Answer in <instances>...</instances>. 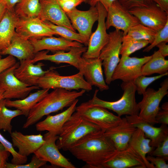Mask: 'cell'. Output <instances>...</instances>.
<instances>
[{"label":"cell","instance_id":"cell-13","mask_svg":"<svg viewBox=\"0 0 168 168\" xmlns=\"http://www.w3.org/2000/svg\"><path fill=\"white\" fill-rule=\"evenodd\" d=\"M128 11L140 23L156 31L162 29L168 21V12L154 2L149 6L134 7Z\"/></svg>","mask_w":168,"mask_h":168},{"label":"cell","instance_id":"cell-54","mask_svg":"<svg viewBox=\"0 0 168 168\" xmlns=\"http://www.w3.org/2000/svg\"><path fill=\"white\" fill-rule=\"evenodd\" d=\"M2 58V55L0 54V59Z\"/></svg>","mask_w":168,"mask_h":168},{"label":"cell","instance_id":"cell-7","mask_svg":"<svg viewBox=\"0 0 168 168\" xmlns=\"http://www.w3.org/2000/svg\"><path fill=\"white\" fill-rule=\"evenodd\" d=\"M161 87L157 91L152 88L147 89L143 94L142 100L138 103L140 119L152 124H156V116L160 109V103L168 93V78L161 83Z\"/></svg>","mask_w":168,"mask_h":168},{"label":"cell","instance_id":"cell-39","mask_svg":"<svg viewBox=\"0 0 168 168\" xmlns=\"http://www.w3.org/2000/svg\"><path fill=\"white\" fill-rule=\"evenodd\" d=\"M163 42H168V21L162 29L157 31L153 40L143 52H149L158 44Z\"/></svg>","mask_w":168,"mask_h":168},{"label":"cell","instance_id":"cell-22","mask_svg":"<svg viewBox=\"0 0 168 168\" xmlns=\"http://www.w3.org/2000/svg\"><path fill=\"white\" fill-rule=\"evenodd\" d=\"M34 49L35 53L46 50L53 52L68 51L73 47H82L83 45L77 41H71L63 37L52 36L39 39H29Z\"/></svg>","mask_w":168,"mask_h":168},{"label":"cell","instance_id":"cell-25","mask_svg":"<svg viewBox=\"0 0 168 168\" xmlns=\"http://www.w3.org/2000/svg\"><path fill=\"white\" fill-rule=\"evenodd\" d=\"M30 60L20 61L19 66L14 71L15 76L20 81L30 86H38L40 77L47 72L43 70L44 65L41 62L37 64L31 63Z\"/></svg>","mask_w":168,"mask_h":168},{"label":"cell","instance_id":"cell-32","mask_svg":"<svg viewBox=\"0 0 168 168\" xmlns=\"http://www.w3.org/2000/svg\"><path fill=\"white\" fill-rule=\"evenodd\" d=\"M40 0H21L14 10L18 17H38L41 5Z\"/></svg>","mask_w":168,"mask_h":168},{"label":"cell","instance_id":"cell-19","mask_svg":"<svg viewBox=\"0 0 168 168\" xmlns=\"http://www.w3.org/2000/svg\"><path fill=\"white\" fill-rule=\"evenodd\" d=\"M137 128L131 124L125 117L116 125L107 130L104 134L113 142L117 151L128 147L131 137Z\"/></svg>","mask_w":168,"mask_h":168},{"label":"cell","instance_id":"cell-26","mask_svg":"<svg viewBox=\"0 0 168 168\" xmlns=\"http://www.w3.org/2000/svg\"><path fill=\"white\" fill-rule=\"evenodd\" d=\"M146 168L141 157L128 146L117 151L115 155L104 165L103 168Z\"/></svg>","mask_w":168,"mask_h":168},{"label":"cell","instance_id":"cell-35","mask_svg":"<svg viewBox=\"0 0 168 168\" xmlns=\"http://www.w3.org/2000/svg\"><path fill=\"white\" fill-rule=\"evenodd\" d=\"M157 31L139 23L131 27L127 35L138 40L148 41L151 44Z\"/></svg>","mask_w":168,"mask_h":168},{"label":"cell","instance_id":"cell-20","mask_svg":"<svg viewBox=\"0 0 168 168\" xmlns=\"http://www.w3.org/2000/svg\"><path fill=\"white\" fill-rule=\"evenodd\" d=\"M125 118L131 124L144 133L145 137L151 140V146L154 148L168 136L166 125L162 124L159 127H154L152 124L140 119L138 115H125Z\"/></svg>","mask_w":168,"mask_h":168},{"label":"cell","instance_id":"cell-43","mask_svg":"<svg viewBox=\"0 0 168 168\" xmlns=\"http://www.w3.org/2000/svg\"><path fill=\"white\" fill-rule=\"evenodd\" d=\"M156 120L157 123H160L167 125L168 124V102H166L161 106L157 113Z\"/></svg>","mask_w":168,"mask_h":168},{"label":"cell","instance_id":"cell-16","mask_svg":"<svg viewBox=\"0 0 168 168\" xmlns=\"http://www.w3.org/2000/svg\"><path fill=\"white\" fill-rule=\"evenodd\" d=\"M73 28L85 39L87 45L95 22L98 21L99 12L96 6H91L86 11L76 8L66 13Z\"/></svg>","mask_w":168,"mask_h":168},{"label":"cell","instance_id":"cell-51","mask_svg":"<svg viewBox=\"0 0 168 168\" xmlns=\"http://www.w3.org/2000/svg\"><path fill=\"white\" fill-rule=\"evenodd\" d=\"M7 7L4 0H0V22L4 17Z\"/></svg>","mask_w":168,"mask_h":168},{"label":"cell","instance_id":"cell-15","mask_svg":"<svg viewBox=\"0 0 168 168\" xmlns=\"http://www.w3.org/2000/svg\"><path fill=\"white\" fill-rule=\"evenodd\" d=\"M152 55L142 58L121 56L112 77V81L120 80L123 82H133L142 75V66L151 58Z\"/></svg>","mask_w":168,"mask_h":168},{"label":"cell","instance_id":"cell-30","mask_svg":"<svg viewBox=\"0 0 168 168\" xmlns=\"http://www.w3.org/2000/svg\"><path fill=\"white\" fill-rule=\"evenodd\" d=\"M49 90L42 89L22 99L11 100L6 99V105L7 107H13L21 110L23 115L27 117L31 109L48 93Z\"/></svg>","mask_w":168,"mask_h":168},{"label":"cell","instance_id":"cell-29","mask_svg":"<svg viewBox=\"0 0 168 168\" xmlns=\"http://www.w3.org/2000/svg\"><path fill=\"white\" fill-rule=\"evenodd\" d=\"M17 17L14 11L7 9L0 22V53L10 44L15 32Z\"/></svg>","mask_w":168,"mask_h":168},{"label":"cell","instance_id":"cell-45","mask_svg":"<svg viewBox=\"0 0 168 168\" xmlns=\"http://www.w3.org/2000/svg\"><path fill=\"white\" fill-rule=\"evenodd\" d=\"M147 159L155 167V168H168V165L164 158L148 155Z\"/></svg>","mask_w":168,"mask_h":168},{"label":"cell","instance_id":"cell-10","mask_svg":"<svg viewBox=\"0 0 168 168\" xmlns=\"http://www.w3.org/2000/svg\"><path fill=\"white\" fill-rule=\"evenodd\" d=\"M76 111L87 121L99 126L105 132L117 125L122 118L106 109L89 104L87 102L77 106Z\"/></svg>","mask_w":168,"mask_h":168},{"label":"cell","instance_id":"cell-6","mask_svg":"<svg viewBox=\"0 0 168 168\" xmlns=\"http://www.w3.org/2000/svg\"><path fill=\"white\" fill-rule=\"evenodd\" d=\"M108 40L101 49L99 58L102 60L105 82L107 85L112 82V77L120 58L123 32L115 30L110 32Z\"/></svg>","mask_w":168,"mask_h":168},{"label":"cell","instance_id":"cell-4","mask_svg":"<svg viewBox=\"0 0 168 168\" xmlns=\"http://www.w3.org/2000/svg\"><path fill=\"white\" fill-rule=\"evenodd\" d=\"M121 86L124 91L123 94L117 101H108L100 99L97 96L99 90L96 89L92 98L87 102L91 105L112 110L120 117L124 115H138L139 109L136 100V88L133 81L123 82Z\"/></svg>","mask_w":168,"mask_h":168},{"label":"cell","instance_id":"cell-11","mask_svg":"<svg viewBox=\"0 0 168 168\" xmlns=\"http://www.w3.org/2000/svg\"><path fill=\"white\" fill-rule=\"evenodd\" d=\"M96 6L99 12L98 25L95 31L91 34L86 50L82 55L85 59L99 58L101 49L109 40V34L107 32L105 24L107 11L99 2Z\"/></svg>","mask_w":168,"mask_h":168},{"label":"cell","instance_id":"cell-44","mask_svg":"<svg viewBox=\"0 0 168 168\" xmlns=\"http://www.w3.org/2000/svg\"><path fill=\"white\" fill-rule=\"evenodd\" d=\"M58 2L63 10L65 12H68L84 2V0H58Z\"/></svg>","mask_w":168,"mask_h":168},{"label":"cell","instance_id":"cell-33","mask_svg":"<svg viewBox=\"0 0 168 168\" xmlns=\"http://www.w3.org/2000/svg\"><path fill=\"white\" fill-rule=\"evenodd\" d=\"M6 99H3L0 101V130L7 131L9 133H12V119L14 118L23 115L21 110L16 109L12 110L8 109L6 105Z\"/></svg>","mask_w":168,"mask_h":168},{"label":"cell","instance_id":"cell-27","mask_svg":"<svg viewBox=\"0 0 168 168\" xmlns=\"http://www.w3.org/2000/svg\"><path fill=\"white\" fill-rule=\"evenodd\" d=\"M85 59V64L82 73L86 81L92 86L97 87L101 91L109 89L104 78L102 60L99 58Z\"/></svg>","mask_w":168,"mask_h":168},{"label":"cell","instance_id":"cell-28","mask_svg":"<svg viewBox=\"0 0 168 168\" xmlns=\"http://www.w3.org/2000/svg\"><path fill=\"white\" fill-rule=\"evenodd\" d=\"M150 142L151 140L145 137L144 133L137 128L131 137L128 146L141 157L146 168H155L146 158L147 154L149 155L154 148L151 146Z\"/></svg>","mask_w":168,"mask_h":168},{"label":"cell","instance_id":"cell-17","mask_svg":"<svg viewBox=\"0 0 168 168\" xmlns=\"http://www.w3.org/2000/svg\"><path fill=\"white\" fill-rule=\"evenodd\" d=\"M15 31L28 39H39L57 35L55 32L38 17L17 16L16 23Z\"/></svg>","mask_w":168,"mask_h":168},{"label":"cell","instance_id":"cell-41","mask_svg":"<svg viewBox=\"0 0 168 168\" xmlns=\"http://www.w3.org/2000/svg\"><path fill=\"white\" fill-rule=\"evenodd\" d=\"M149 154L162 157L166 161L168 160V136L166 137Z\"/></svg>","mask_w":168,"mask_h":168},{"label":"cell","instance_id":"cell-8","mask_svg":"<svg viewBox=\"0 0 168 168\" xmlns=\"http://www.w3.org/2000/svg\"><path fill=\"white\" fill-rule=\"evenodd\" d=\"M19 63L16 62L13 66L0 73V88L4 91L3 99H23L31 91L40 88L38 86H30L15 76L14 70Z\"/></svg>","mask_w":168,"mask_h":168},{"label":"cell","instance_id":"cell-1","mask_svg":"<svg viewBox=\"0 0 168 168\" xmlns=\"http://www.w3.org/2000/svg\"><path fill=\"white\" fill-rule=\"evenodd\" d=\"M104 132L102 131L86 135L71 146L68 151L76 158L85 162V167L103 168L104 164L117 152Z\"/></svg>","mask_w":168,"mask_h":168},{"label":"cell","instance_id":"cell-46","mask_svg":"<svg viewBox=\"0 0 168 168\" xmlns=\"http://www.w3.org/2000/svg\"><path fill=\"white\" fill-rule=\"evenodd\" d=\"M16 62L15 58L10 55L0 59V73L13 66Z\"/></svg>","mask_w":168,"mask_h":168},{"label":"cell","instance_id":"cell-14","mask_svg":"<svg viewBox=\"0 0 168 168\" xmlns=\"http://www.w3.org/2000/svg\"><path fill=\"white\" fill-rule=\"evenodd\" d=\"M105 21L107 30L113 27L117 30H120L123 35H126L132 26L140 23L138 20L131 14L118 1H114L107 11Z\"/></svg>","mask_w":168,"mask_h":168},{"label":"cell","instance_id":"cell-18","mask_svg":"<svg viewBox=\"0 0 168 168\" xmlns=\"http://www.w3.org/2000/svg\"><path fill=\"white\" fill-rule=\"evenodd\" d=\"M41 8L38 17L43 21L66 27L74 31V29L58 0H40Z\"/></svg>","mask_w":168,"mask_h":168},{"label":"cell","instance_id":"cell-52","mask_svg":"<svg viewBox=\"0 0 168 168\" xmlns=\"http://www.w3.org/2000/svg\"><path fill=\"white\" fill-rule=\"evenodd\" d=\"M6 4L7 9L14 11V7L16 4L20 2L21 0H4Z\"/></svg>","mask_w":168,"mask_h":168},{"label":"cell","instance_id":"cell-31","mask_svg":"<svg viewBox=\"0 0 168 168\" xmlns=\"http://www.w3.org/2000/svg\"><path fill=\"white\" fill-rule=\"evenodd\" d=\"M168 72V60L158 51H155L151 58L142 67V75L149 76L154 73L162 74Z\"/></svg>","mask_w":168,"mask_h":168},{"label":"cell","instance_id":"cell-40","mask_svg":"<svg viewBox=\"0 0 168 168\" xmlns=\"http://www.w3.org/2000/svg\"><path fill=\"white\" fill-rule=\"evenodd\" d=\"M46 163L34 154L31 158V161L27 164H15L7 162L6 168H38L44 165Z\"/></svg>","mask_w":168,"mask_h":168},{"label":"cell","instance_id":"cell-49","mask_svg":"<svg viewBox=\"0 0 168 168\" xmlns=\"http://www.w3.org/2000/svg\"><path fill=\"white\" fill-rule=\"evenodd\" d=\"M167 43L165 42H162L156 46L159 49L158 51L165 57L168 56V45Z\"/></svg>","mask_w":168,"mask_h":168},{"label":"cell","instance_id":"cell-34","mask_svg":"<svg viewBox=\"0 0 168 168\" xmlns=\"http://www.w3.org/2000/svg\"><path fill=\"white\" fill-rule=\"evenodd\" d=\"M150 44L146 40L134 39L127 35H123L122 39L120 54L129 56L132 53L140 50Z\"/></svg>","mask_w":168,"mask_h":168},{"label":"cell","instance_id":"cell-3","mask_svg":"<svg viewBox=\"0 0 168 168\" xmlns=\"http://www.w3.org/2000/svg\"><path fill=\"white\" fill-rule=\"evenodd\" d=\"M102 131H104L99 126L75 111L64 124L56 144L59 150L68 151L71 146L84 137Z\"/></svg>","mask_w":168,"mask_h":168},{"label":"cell","instance_id":"cell-55","mask_svg":"<svg viewBox=\"0 0 168 168\" xmlns=\"http://www.w3.org/2000/svg\"><path fill=\"white\" fill-rule=\"evenodd\" d=\"M84 0V2H86V0Z\"/></svg>","mask_w":168,"mask_h":168},{"label":"cell","instance_id":"cell-21","mask_svg":"<svg viewBox=\"0 0 168 168\" xmlns=\"http://www.w3.org/2000/svg\"><path fill=\"white\" fill-rule=\"evenodd\" d=\"M78 100L77 99L65 110L54 115H48L44 120L35 125L39 131H46L56 135H59L64 124L76 111Z\"/></svg>","mask_w":168,"mask_h":168},{"label":"cell","instance_id":"cell-48","mask_svg":"<svg viewBox=\"0 0 168 168\" xmlns=\"http://www.w3.org/2000/svg\"><path fill=\"white\" fill-rule=\"evenodd\" d=\"M116 0H86L87 3L91 7L95 6L98 2L100 3L107 11L109 7L112 3Z\"/></svg>","mask_w":168,"mask_h":168},{"label":"cell","instance_id":"cell-47","mask_svg":"<svg viewBox=\"0 0 168 168\" xmlns=\"http://www.w3.org/2000/svg\"><path fill=\"white\" fill-rule=\"evenodd\" d=\"M10 153L0 142V168H6V165Z\"/></svg>","mask_w":168,"mask_h":168},{"label":"cell","instance_id":"cell-42","mask_svg":"<svg viewBox=\"0 0 168 168\" xmlns=\"http://www.w3.org/2000/svg\"><path fill=\"white\" fill-rule=\"evenodd\" d=\"M124 7L129 10L134 7L149 6L153 2L152 0H117Z\"/></svg>","mask_w":168,"mask_h":168},{"label":"cell","instance_id":"cell-2","mask_svg":"<svg viewBox=\"0 0 168 168\" xmlns=\"http://www.w3.org/2000/svg\"><path fill=\"white\" fill-rule=\"evenodd\" d=\"M86 91H69L61 88L54 89L36 104L30 111L23 128H26L34 124L43 116L69 107Z\"/></svg>","mask_w":168,"mask_h":168},{"label":"cell","instance_id":"cell-24","mask_svg":"<svg viewBox=\"0 0 168 168\" xmlns=\"http://www.w3.org/2000/svg\"><path fill=\"white\" fill-rule=\"evenodd\" d=\"M0 54L10 55L21 61L33 59L35 53L34 47L29 39L23 37L15 31L10 45L1 52Z\"/></svg>","mask_w":168,"mask_h":168},{"label":"cell","instance_id":"cell-9","mask_svg":"<svg viewBox=\"0 0 168 168\" xmlns=\"http://www.w3.org/2000/svg\"><path fill=\"white\" fill-rule=\"evenodd\" d=\"M87 49L86 46L73 47L67 52L59 51L51 55L48 54L49 51L42 50L36 53L34 58L30 61L35 63L40 61L46 60L57 63H67L75 67L82 73L86 61L82 55Z\"/></svg>","mask_w":168,"mask_h":168},{"label":"cell","instance_id":"cell-23","mask_svg":"<svg viewBox=\"0 0 168 168\" xmlns=\"http://www.w3.org/2000/svg\"><path fill=\"white\" fill-rule=\"evenodd\" d=\"M10 134L13 147L18 148V153L26 157L34 153L45 142L43 136L40 134L26 135L15 131Z\"/></svg>","mask_w":168,"mask_h":168},{"label":"cell","instance_id":"cell-12","mask_svg":"<svg viewBox=\"0 0 168 168\" xmlns=\"http://www.w3.org/2000/svg\"><path fill=\"white\" fill-rule=\"evenodd\" d=\"M44 143L34 154L40 159L52 165L63 168L76 167L59 151L56 142L58 135L47 132L43 136Z\"/></svg>","mask_w":168,"mask_h":168},{"label":"cell","instance_id":"cell-38","mask_svg":"<svg viewBox=\"0 0 168 168\" xmlns=\"http://www.w3.org/2000/svg\"><path fill=\"white\" fill-rule=\"evenodd\" d=\"M0 142L12 155L13 157L11 160V163L15 164H22L26 162L27 157L19 154L18 152L15 150L12 144L6 139L0 133Z\"/></svg>","mask_w":168,"mask_h":168},{"label":"cell","instance_id":"cell-5","mask_svg":"<svg viewBox=\"0 0 168 168\" xmlns=\"http://www.w3.org/2000/svg\"><path fill=\"white\" fill-rule=\"evenodd\" d=\"M51 67L39 79L37 86L43 89L61 88L67 90H84L89 91L92 90L91 86L84 79L82 73L79 72L68 76L60 75Z\"/></svg>","mask_w":168,"mask_h":168},{"label":"cell","instance_id":"cell-36","mask_svg":"<svg viewBox=\"0 0 168 168\" xmlns=\"http://www.w3.org/2000/svg\"><path fill=\"white\" fill-rule=\"evenodd\" d=\"M57 35L61 36L66 39L77 41L84 44L86 46L87 44L84 38L79 33L63 26L55 25L49 21H43Z\"/></svg>","mask_w":168,"mask_h":168},{"label":"cell","instance_id":"cell-53","mask_svg":"<svg viewBox=\"0 0 168 168\" xmlns=\"http://www.w3.org/2000/svg\"><path fill=\"white\" fill-rule=\"evenodd\" d=\"M4 92V90L0 88V101L2 99H3V94Z\"/></svg>","mask_w":168,"mask_h":168},{"label":"cell","instance_id":"cell-50","mask_svg":"<svg viewBox=\"0 0 168 168\" xmlns=\"http://www.w3.org/2000/svg\"><path fill=\"white\" fill-rule=\"evenodd\" d=\"M162 10L168 12V0H152Z\"/></svg>","mask_w":168,"mask_h":168},{"label":"cell","instance_id":"cell-37","mask_svg":"<svg viewBox=\"0 0 168 168\" xmlns=\"http://www.w3.org/2000/svg\"><path fill=\"white\" fill-rule=\"evenodd\" d=\"M168 72L156 76L147 77L141 75L137 77L133 81L136 88V91L139 95H143L147 86L155 81L165 76H167Z\"/></svg>","mask_w":168,"mask_h":168}]
</instances>
